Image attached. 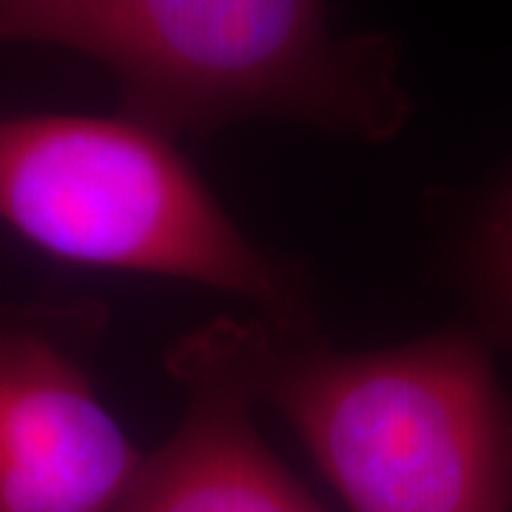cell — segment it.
<instances>
[{
    "label": "cell",
    "mask_w": 512,
    "mask_h": 512,
    "mask_svg": "<svg viewBox=\"0 0 512 512\" xmlns=\"http://www.w3.org/2000/svg\"><path fill=\"white\" fill-rule=\"evenodd\" d=\"M478 271L501 316L512 325V188L501 197L484 225L478 245Z\"/></svg>",
    "instance_id": "obj_6"
},
{
    "label": "cell",
    "mask_w": 512,
    "mask_h": 512,
    "mask_svg": "<svg viewBox=\"0 0 512 512\" xmlns=\"http://www.w3.org/2000/svg\"><path fill=\"white\" fill-rule=\"evenodd\" d=\"M251 376L348 512H512V399L476 339L330 353L251 328Z\"/></svg>",
    "instance_id": "obj_2"
},
{
    "label": "cell",
    "mask_w": 512,
    "mask_h": 512,
    "mask_svg": "<svg viewBox=\"0 0 512 512\" xmlns=\"http://www.w3.org/2000/svg\"><path fill=\"white\" fill-rule=\"evenodd\" d=\"M94 322L0 308V512H111L146 458L80 359Z\"/></svg>",
    "instance_id": "obj_4"
},
{
    "label": "cell",
    "mask_w": 512,
    "mask_h": 512,
    "mask_svg": "<svg viewBox=\"0 0 512 512\" xmlns=\"http://www.w3.org/2000/svg\"><path fill=\"white\" fill-rule=\"evenodd\" d=\"M171 367L188 387L183 424L111 512H325L256 433L251 325L200 330Z\"/></svg>",
    "instance_id": "obj_5"
},
{
    "label": "cell",
    "mask_w": 512,
    "mask_h": 512,
    "mask_svg": "<svg viewBox=\"0 0 512 512\" xmlns=\"http://www.w3.org/2000/svg\"><path fill=\"white\" fill-rule=\"evenodd\" d=\"M0 222L77 265L191 279L274 311L296 299L171 134L131 114L0 117Z\"/></svg>",
    "instance_id": "obj_3"
},
{
    "label": "cell",
    "mask_w": 512,
    "mask_h": 512,
    "mask_svg": "<svg viewBox=\"0 0 512 512\" xmlns=\"http://www.w3.org/2000/svg\"><path fill=\"white\" fill-rule=\"evenodd\" d=\"M0 43L100 63L165 134L293 117L384 140L407 117L384 37H333L325 0H0Z\"/></svg>",
    "instance_id": "obj_1"
}]
</instances>
